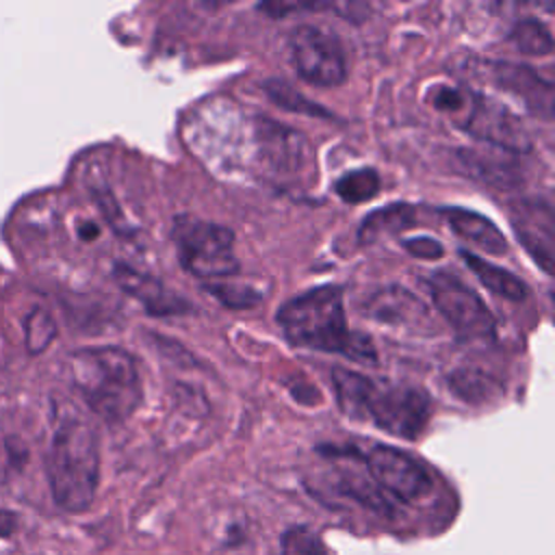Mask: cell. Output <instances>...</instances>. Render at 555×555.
<instances>
[{
    "mask_svg": "<svg viewBox=\"0 0 555 555\" xmlns=\"http://www.w3.org/2000/svg\"><path fill=\"white\" fill-rule=\"evenodd\" d=\"M286 340L295 347L345 356L353 362L375 364L377 351L369 334L347 325L343 288L334 284L314 286L280 306L275 312Z\"/></svg>",
    "mask_w": 555,
    "mask_h": 555,
    "instance_id": "1",
    "label": "cell"
},
{
    "mask_svg": "<svg viewBox=\"0 0 555 555\" xmlns=\"http://www.w3.org/2000/svg\"><path fill=\"white\" fill-rule=\"evenodd\" d=\"M332 384L338 408L349 418L371 421L390 436L414 440L429 423L431 399L421 386L377 384L345 366L332 369Z\"/></svg>",
    "mask_w": 555,
    "mask_h": 555,
    "instance_id": "2",
    "label": "cell"
},
{
    "mask_svg": "<svg viewBox=\"0 0 555 555\" xmlns=\"http://www.w3.org/2000/svg\"><path fill=\"white\" fill-rule=\"evenodd\" d=\"M46 473L61 509L76 514L93 503L100 481V442L95 427L80 412L61 414L56 421Z\"/></svg>",
    "mask_w": 555,
    "mask_h": 555,
    "instance_id": "3",
    "label": "cell"
},
{
    "mask_svg": "<svg viewBox=\"0 0 555 555\" xmlns=\"http://www.w3.org/2000/svg\"><path fill=\"white\" fill-rule=\"evenodd\" d=\"M69 377L85 403L108 423L126 421L143 399L139 364L121 347H82L69 356Z\"/></svg>",
    "mask_w": 555,
    "mask_h": 555,
    "instance_id": "4",
    "label": "cell"
},
{
    "mask_svg": "<svg viewBox=\"0 0 555 555\" xmlns=\"http://www.w3.org/2000/svg\"><path fill=\"white\" fill-rule=\"evenodd\" d=\"M171 238L182 269L199 280H223L241 271L234 232L225 225L184 215L173 221Z\"/></svg>",
    "mask_w": 555,
    "mask_h": 555,
    "instance_id": "5",
    "label": "cell"
},
{
    "mask_svg": "<svg viewBox=\"0 0 555 555\" xmlns=\"http://www.w3.org/2000/svg\"><path fill=\"white\" fill-rule=\"evenodd\" d=\"M288 48L301 80L317 87H338L345 82V48L334 30L314 24H299L288 37Z\"/></svg>",
    "mask_w": 555,
    "mask_h": 555,
    "instance_id": "6",
    "label": "cell"
},
{
    "mask_svg": "<svg viewBox=\"0 0 555 555\" xmlns=\"http://www.w3.org/2000/svg\"><path fill=\"white\" fill-rule=\"evenodd\" d=\"M436 310L462 338H492L496 319L486 301L457 275L436 271L425 280Z\"/></svg>",
    "mask_w": 555,
    "mask_h": 555,
    "instance_id": "7",
    "label": "cell"
},
{
    "mask_svg": "<svg viewBox=\"0 0 555 555\" xmlns=\"http://www.w3.org/2000/svg\"><path fill=\"white\" fill-rule=\"evenodd\" d=\"M364 464L377 490L401 503H416L434 488L429 470L418 460L395 447H371L364 455Z\"/></svg>",
    "mask_w": 555,
    "mask_h": 555,
    "instance_id": "8",
    "label": "cell"
},
{
    "mask_svg": "<svg viewBox=\"0 0 555 555\" xmlns=\"http://www.w3.org/2000/svg\"><path fill=\"white\" fill-rule=\"evenodd\" d=\"M466 115H464V124L462 128L479 139L486 141L490 145H494L496 150L509 152V154H525L531 150V137L525 128V124L503 104L470 93L468 104H466Z\"/></svg>",
    "mask_w": 555,
    "mask_h": 555,
    "instance_id": "9",
    "label": "cell"
},
{
    "mask_svg": "<svg viewBox=\"0 0 555 555\" xmlns=\"http://www.w3.org/2000/svg\"><path fill=\"white\" fill-rule=\"evenodd\" d=\"M512 228L529 256L542 267V271L553 273L555 219L551 204L540 199L516 204L512 208Z\"/></svg>",
    "mask_w": 555,
    "mask_h": 555,
    "instance_id": "10",
    "label": "cell"
},
{
    "mask_svg": "<svg viewBox=\"0 0 555 555\" xmlns=\"http://www.w3.org/2000/svg\"><path fill=\"white\" fill-rule=\"evenodd\" d=\"M360 314L375 323L392 325V327H410L423 330L431 327V317L427 306L408 288L399 284L382 286L364 297L360 304Z\"/></svg>",
    "mask_w": 555,
    "mask_h": 555,
    "instance_id": "11",
    "label": "cell"
},
{
    "mask_svg": "<svg viewBox=\"0 0 555 555\" xmlns=\"http://www.w3.org/2000/svg\"><path fill=\"white\" fill-rule=\"evenodd\" d=\"M115 280L128 295L141 301L147 314H184L191 308V304L184 297L169 291L163 282H158L152 275L139 273L128 264H115Z\"/></svg>",
    "mask_w": 555,
    "mask_h": 555,
    "instance_id": "12",
    "label": "cell"
},
{
    "mask_svg": "<svg viewBox=\"0 0 555 555\" xmlns=\"http://www.w3.org/2000/svg\"><path fill=\"white\" fill-rule=\"evenodd\" d=\"M492 72L499 87L522 100L533 115L553 117V85L548 80H542L531 67L516 63H494Z\"/></svg>",
    "mask_w": 555,
    "mask_h": 555,
    "instance_id": "13",
    "label": "cell"
},
{
    "mask_svg": "<svg viewBox=\"0 0 555 555\" xmlns=\"http://www.w3.org/2000/svg\"><path fill=\"white\" fill-rule=\"evenodd\" d=\"M442 217L460 238L475 245L483 254H490V256L507 254L509 245L505 234L488 217L466 208H444Z\"/></svg>",
    "mask_w": 555,
    "mask_h": 555,
    "instance_id": "14",
    "label": "cell"
},
{
    "mask_svg": "<svg viewBox=\"0 0 555 555\" xmlns=\"http://www.w3.org/2000/svg\"><path fill=\"white\" fill-rule=\"evenodd\" d=\"M258 139L262 143L267 160L275 169H299L306 160L304 137L291 128L273 124L271 119H262L258 124Z\"/></svg>",
    "mask_w": 555,
    "mask_h": 555,
    "instance_id": "15",
    "label": "cell"
},
{
    "mask_svg": "<svg viewBox=\"0 0 555 555\" xmlns=\"http://www.w3.org/2000/svg\"><path fill=\"white\" fill-rule=\"evenodd\" d=\"M457 158L464 171L486 184L509 189L518 186L520 169L512 156L494 154V152H477V150H460Z\"/></svg>",
    "mask_w": 555,
    "mask_h": 555,
    "instance_id": "16",
    "label": "cell"
},
{
    "mask_svg": "<svg viewBox=\"0 0 555 555\" xmlns=\"http://www.w3.org/2000/svg\"><path fill=\"white\" fill-rule=\"evenodd\" d=\"M460 256H462L464 264L479 278V282L488 291H492L494 295L505 297L509 301L527 299L529 286L520 278L509 273L507 269H503L499 264H492V262H488V260H483V258H479V256H475L473 251H466V249H462Z\"/></svg>",
    "mask_w": 555,
    "mask_h": 555,
    "instance_id": "17",
    "label": "cell"
},
{
    "mask_svg": "<svg viewBox=\"0 0 555 555\" xmlns=\"http://www.w3.org/2000/svg\"><path fill=\"white\" fill-rule=\"evenodd\" d=\"M416 221V212L412 206L408 204H390L386 208H379L375 212H371L360 230H358V236L362 243L371 245L384 236H390V234H397L401 230H408L412 228Z\"/></svg>",
    "mask_w": 555,
    "mask_h": 555,
    "instance_id": "18",
    "label": "cell"
},
{
    "mask_svg": "<svg viewBox=\"0 0 555 555\" xmlns=\"http://www.w3.org/2000/svg\"><path fill=\"white\" fill-rule=\"evenodd\" d=\"M449 388L468 403H481L501 392V384L486 371L475 366H460L449 375Z\"/></svg>",
    "mask_w": 555,
    "mask_h": 555,
    "instance_id": "19",
    "label": "cell"
},
{
    "mask_svg": "<svg viewBox=\"0 0 555 555\" xmlns=\"http://www.w3.org/2000/svg\"><path fill=\"white\" fill-rule=\"evenodd\" d=\"M379 186H382V180L373 167L351 169L334 182L336 195L347 204H362L373 199L379 193Z\"/></svg>",
    "mask_w": 555,
    "mask_h": 555,
    "instance_id": "20",
    "label": "cell"
},
{
    "mask_svg": "<svg viewBox=\"0 0 555 555\" xmlns=\"http://www.w3.org/2000/svg\"><path fill=\"white\" fill-rule=\"evenodd\" d=\"M509 41L516 46L518 52L531 56H544L553 50L551 30L540 20H520L514 24L509 33Z\"/></svg>",
    "mask_w": 555,
    "mask_h": 555,
    "instance_id": "21",
    "label": "cell"
},
{
    "mask_svg": "<svg viewBox=\"0 0 555 555\" xmlns=\"http://www.w3.org/2000/svg\"><path fill=\"white\" fill-rule=\"evenodd\" d=\"M264 93L282 108L299 113V115H317V117H330L325 108H321L317 102L308 100L304 93H299L295 87H291L286 80L271 78L262 85Z\"/></svg>",
    "mask_w": 555,
    "mask_h": 555,
    "instance_id": "22",
    "label": "cell"
},
{
    "mask_svg": "<svg viewBox=\"0 0 555 555\" xmlns=\"http://www.w3.org/2000/svg\"><path fill=\"white\" fill-rule=\"evenodd\" d=\"M206 291L219 299L223 306L234 308V310H247L260 304L262 295L247 286V284H236V282H225V280H217V282H208Z\"/></svg>",
    "mask_w": 555,
    "mask_h": 555,
    "instance_id": "23",
    "label": "cell"
},
{
    "mask_svg": "<svg viewBox=\"0 0 555 555\" xmlns=\"http://www.w3.org/2000/svg\"><path fill=\"white\" fill-rule=\"evenodd\" d=\"M280 555H325V544L317 531L297 525L282 533Z\"/></svg>",
    "mask_w": 555,
    "mask_h": 555,
    "instance_id": "24",
    "label": "cell"
},
{
    "mask_svg": "<svg viewBox=\"0 0 555 555\" xmlns=\"http://www.w3.org/2000/svg\"><path fill=\"white\" fill-rule=\"evenodd\" d=\"M56 336V325L46 310H35L26 319V347L30 353L43 351Z\"/></svg>",
    "mask_w": 555,
    "mask_h": 555,
    "instance_id": "25",
    "label": "cell"
},
{
    "mask_svg": "<svg viewBox=\"0 0 555 555\" xmlns=\"http://www.w3.org/2000/svg\"><path fill=\"white\" fill-rule=\"evenodd\" d=\"M468 98H470V93H466L462 89H455V87H447V85H438L429 93L431 106L442 111V113H451V115L462 113L468 104Z\"/></svg>",
    "mask_w": 555,
    "mask_h": 555,
    "instance_id": "26",
    "label": "cell"
},
{
    "mask_svg": "<svg viewBox=\"0 0 555 555\" xmlns=\"http://www.w3.org/2000/svg\"><path fill=\"white\" fill-rule=\"evenodd\" d=\"M403 249L412 254L414 258H425V260H436L444 254V247L431 238V236H416V238H405Z\"/></svg>",
    "mask_w": 555,
    "mask_h": 555,
    "instance_id": "27",
    "label": "cell"
},
{
    "mask_svg": "<svg viewBox=\"0 0 555 555\" xmlns=\"http://www.w3.org/2000/svg\"><path fill=\"white\" fill-rule=\"evenodd\" d=\"M260 11L269 13L271 17H284L291 11H323L330 9L327 2H267L258 4Z\"/></svg>",
    "mask_w": 555,
    "mask_h": 555,
    "instance_id": "28",
    "label": "cell"
}]
</instances>
